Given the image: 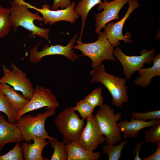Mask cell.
<instances>
[{"mask_svg": "<svg viewBox=\"0 0 160 160\" xmlns=\"http://www.w3.org/2000/svg\"><path fill=\"white\" fill-rule=\"evenodd\" d=\"M46 109V110L42 113H36L35 116L29 114L23 115L17 120L16 124L25 142L37 138L56 139L49 136L45 127L46 119L55 115L56 109Z\"/></svg>", "mask_w": 160, "mask_h": 160, "instance_id": "cell-1", "label": "cell"}, {"mask_svg": "<svg viewBox=\"0 0 160 160\" xmlns=\"http://www.w3.org/2000/svg\"><path fill=\"white\" fill-rule=\"evenodd\" d=\"M90 74L92 76V83H100L108 90L112 98L113 105L121 108L123 103L128 101V87L126 85L127 79L125 78L107 73L103 64L94 68Z\"/></svg>", "mask_w": 160, "mask_h": 160, "instance_id": "cell-2", "label": "cell"}, {"mask_svg": "<svg viewBox=\"0 0 160 160\" xmlns=\"http://www.w3.org/2000/svg\"><path fill=\"white\" fill-rule=\"evenodd\" d=\"M11 4L10 15L12 27L14 32L17 31L18 27L22 26L31 32V33L28 36L29 37L36 35L49 40L50 29L38 27L34 23L35 20L43 21V17L38 13H32L29 10L26 6L14 1L11 2Z\"/></svg>", "mask_w": 160, "mask_h": 160, "instance_id": "cell-3", "label": "cell"}, {"mask_svg": "<svg viewBox=\"0 0 160 160\" xmlns=\"http://www.w3.org/2000/svg\"><path fill=\"white\" fill-rule=\"evenodd\" d=\"M98 33V39L95 42L87 43L78 40L73 47V48L81 51L83 56L91 59L93 68L100 66L104 60H116L113 54L114 47L109 41L105 33L103 31Z\"/></svg>", "mask_w": 160, "mask_h": 160, "instance_id": "cell-4", "label": "cell"}, {"mask_svg": "<svg viewBox=\"0 0 160 160\" xmlns=\"http://www.w3.org/2000/svg\"><path fill=\"white\" fill-rule=\"evenodd\" d=\"M101 132L105 136L106 144L114 145L122 139V135L117 122L121 119L122 114L116 113L114 110L106 103L102 104L95 116Z\"/></svg>", "mask_w": 160, "mask_h": 160, "instance_id": "cell-5", "label": "cell"}, {"mask_svg": "<svg viewBox=\"0 0 160 160\" xmlns=\"http://www.w3.org/2000/svg\"><path fill=\"white\" fill-rule=\"evenodd\" d=\"M73 108L68 107L59 113L54 122L62 135L63 142L65 145L77 141L84 126V120L79 118Z\"/></svg>", "mask_w": 160, "mask_h": 160, "instance_id": "cell-6", "label": "cell"}, {"mask_svg": "<svg viewBox=\"0 0 160 160\" xmlns=\"http://www.w3.org/2000/svg\"><path fill=\"white\" fill-rule=\"evenodd\" d=\"M155 49L150 50L143 49L140 52L139 56H128L119 47L114 49L113 54L121 63L123 69L124 74L126 79L129 80L132 75L140 70L144 65H148L152 62Z\"/></svg>", "mask_w": 160, "mask_h": 160, "instance_id": "cell-7", "label": "cell"}, {"mask_svg": "<svg viewBox=\"0 0 160 160\" xmlns=\"http://www.w3.org/2000/svg\"><path fill=\"white\" fill-rule=\"evenodd\" d=\"M12 70L2 65L4 71L3 76L0 79V84H7L12 87L17 91L22 93L26 99L30 100L32 98L34 88L26 73L18 68L14 63L11 64Z\"/></svg>", "mask_w": 160, "mask_h": 160, "instance_id": "cell-8", "label": "cell"}, {"mask_svg": "<svg viewBox=\"0 0 160 160\" xmlns=\"http://www.w3.org/2000/svg\"><path fill=\"white\" fill-rule=\"evenodd\" d=\"M17 3L26 6L28 8L36 10L42 15L43 21L45 25H52L56 22L60 21H68L71 23H75L79 17V15L75 10L76 3L72 2L71 5L65 9L51 10L50 7L45 4L39 8L33 6L23 0H13Z\"/></svg>", "mask_w": 160, "mask_h": 160, "instance_id": "cell-9", "label": "cell"}, {"mask_svg": "<svg viewBox=\"0 0 160 160\" xmlns=\"http://www.w3.org/2000/svg\"><path fill=\"white\" fill-rule=\"evenodd\" d=\"M79 33V32L76 33L71 39L69 43L66 46L57 44L55 45H51L49 46L46 44L42 47L41 51H39L38 48L41 42L40 40L37 45L33 47L30 51L29 62L32 63L36 64L40 62L43 57L53 55H62L71 61L74 62L78 59L79 56L75 53L73 49L74 44Z\"/></svg>", "mask_w": 160, "mask_h": 160, "instance_id": "cell-10", "label": "cell"}, {"mask_svg": "<svg viewBox=\"0 0 160 160\" xmlns=\"http://www.w3.org/2000/svg\"><path fill=\"white\" fill-rule=\"evenodd\" d=\"M34 88L31 99L26 106L17 113V120L27 113L44 107L56 109L59 106L56 97L49 89L38 84Z\"/></svg>", "mask_w": 160, "mask_h": 160, "instance_id": "cell-11", "label": "cell"}, {"mask_svg": "<svg viewBox=\"0 0 160 160\" xmlns=\"http://www.w3.org/2000/svg\"><path fill=\"white\" fill-rule=\"evenodd\" d=\"M86 119V125L77 141L84 149L93 151L105 141V138L101 132L95 116L91 114Z\"/></svg>", "mask_w": 160, "mask_h": 160, "instance_id": "cell-12", "label": "cell"}, {"mask_svg": "<svg viewBox=\"0 0 160 160\" xmlns=\"http://www.w3.org/2000/svg\"><path fill=\"white\" fill-rule=\"evenodd\" d=\"M128 3V8L124 17L121 20L116 23H107L104 28V32L108 40L114 47L119 45L120 40H123L126 43L132 42L130 39L131 34L128 33L127 34L123 35L122 30L126 20L132 13L140 6V4L137 0H129Z\"/></svg>", "mask_w": 160, "mask_h": 160, "instance_id": "cell-13", "label": "cell"}, {"mask_svg": "<svg viewBox=\"0 0 160 160\" xmlns=\"http://www.w3.org/2000/svg\"><path fill=\"white\" fill-rule=\"evenodd\" d=\"M129 0H114L102 2L97 8L98 11L103 9L101 12L97 14L95 17V32L99 33L104 28L106 24L111 21L119 19V14L122 7L128 3Z\"/></svg>", "mask_w": 160, "mask_h": 160, "instance_id": "cell-14", "label": "cell"}, {"mask_svg": "<svg viewBox=\"0 0 160 160\" xmlns=\"http://www.w3.org/2000/svg\"><path fill=\"white\" fill-rule=\"evenodd\" d=\"M23 141L24 139L16 124L9 123L2 115L0 114V151L8 143H16Z\"/></svg>", "mask_w": 160, "mask_h": 160, "instance_id": "cell-15", "label": "cell"}, {"mask_svg": "<svg viewBox=\"0 0 160 160\" xmlns=\"http://www.w3.org/2000/svg\"><path fill=\"white\" fill-rule=\"evenodd\" d=\"M160 124V120H151L149 121H144L132 118L131 121L126 120L118 123L121 132L123 133L124 139L137 138L138 132L147 127H153Z\"/></svg>", "mask_w": 160, "mask_h": 160, "instance_id": "cell-16", "label": "cell"}, {"mask_svg": "<svg viewBox=\"0 0 160 160\" xmlns=\"http://www.w3.org/2000/svg\"><path fill=\"white\" fill-rule=\"evenodd\" d=\"M33 143L23 142L21 144L23 155L25 160H48L42 156L44 147L49 143L45 138H37L33 140Z\"/></svg>", "mask_w": 160, "mask_h": 160, "instance_id": "cell-17", "label": "cell"}, {"mask_svg": "<svg viewBox=\"0 0 160 160\" xmlns=\"http://www.w3.org/2000/svg\"><path fill=\"white\" fill-rule=\"evenodd\" d=\"M68 153L67 160H97L100 157L99 152H93L81 147L77 141L65 145Z\"/></svg>", "mask_w": 160, "mask_h": 160, "instance_id": "cell-18", "label": "cell"}, {"mask_svg": "<svg viewBox=\"0 0 160 160\" xmlns=\"http://www.w3.org/2000/svg\"><path fill=\"white\" fill-rule=\"evenodd\" d=\"M153 66L150 68H142L138 71L140 76L134 81L135 85L145 88L149 85L152 79L158 76L160 77V54L158 53L154 57L152 62Z\"/></svg>", "mask_w": 160, "mask_h": 160, "instance_id": "cell-19", "label": "cell"}, {"mask_svg": "<svg viewBox=\"0 0 160 160\" xmlns=\"http://www.w3.org/2000/svg\"><path fill=\"white\" fill-rule=\"evenodd\" d=\"M0 88L4 94L12 108L17 113L22 110L29 102V100L17 92L9 84H0Z\"/></svg>", "mask_w": 160, "mask_h": 160, "instance_id": "cell-20", "label": "cell"}, {"mask_svg": "<svg viewBox=\"0 0 160 160\" xmlns=\"http://www.w3.org/2000/svg\"><path fill=\"white\" fill-rule=\"evenodd\" d=\"M102 2L101 0H81L75 6V10L82 19L81 28L79 40H81V37L89 12L96 5L100 4Z\"/></svg>", "mask_w": 160, "mask_h": 160, "instance_id": "cell-21", "label": "cell"}, {"mask_svg": "<svg viewBox=\"0 0 160 160\" xmlns=\"http://www.w3.org/2000/svg\"><path fill=\"white\" fill-rule=\"evenodd\" d=\"M12 28L10 8L0 5V38L8 35Z\"/></svg>", "mask_w": 160, "mask_h": 160, "instance_id": "cell-22", "label": "cell"}, {"mask_svg": "<svg viewBox=\"0 0 160 160\" xmlns=\"http://www.w3.org/2000/svg\"><path fill=\"white\" fill-rule=\"evenodd\" d=\"M128 142L127 140H123L117 145L106 144L103 146V153L107 155L109 160H119L121 156V151Z\"/></svg>", "mask_w": 160, "mask_h": 160, "instance_id": "cell-23", "label": "cell"}, {"mask_svg": "<svg viewBox=\"0 0 160 160\" xmlns=\"http://www.w3.org/2000/svg\"><path fill=\"white\" fill-rule=\"evenodd\" d=\"M49 142L51 147L54 149L51 160H66L68 153L65 149V144L57 139H49Z\"/></svg>", "mask_w": 160, "mask_h": 160, "instance_id": "cell-24", "label": "cell"}, {"mask_svg": "<svg viewBox=\"0 0 160 160\" xmlns=\"http://www.w3.org/2000/svg\"><path fill=\"white\" fill-rule=\"evenodd\" d=\"M0 112L6 115L8 121L11 124H16L17 113L11 107L4 94L0 88Z\"/></svg>", "mask_w": 160, "mask_h": 160, "instance_id": "cell-25", "label": "cell"}, {"mask_svg": "<svg viewBox=\"0 0 160 160\" xmlns=\"http://www.w3.org/2000/svg\"><path fill=\"white\" fill-rule=\"evenodd\" d=\"M95 108L92 106L85 99L81 100L73 107L74 111H77L82 119L85 120L90 115L92 114Z\"/></svg>", "mask_w": 160, "mask_h": 160, "instance_id": "cell-26", "label": "cell"}, {"mask_svg": "<svg viewBox=\"0 0 160 160\" xmlns=\"http://www.w3.org/2000/svg\"><path fill=\"white\" fill-rule=\"evenodd\" d=\"M24 159L20 143H15L13 149L5 154L0 156V160H23Z\"/></svg>", "mask_w": 160, "mask_h": 160, "instance_id": "cell-27", "label": "cell"}, {"mask_svg": "<svg viewBox=\"0 0 160 160\" xmlns=\"http://www.w3.org/2000/svg\"><path fill=\"white\" fill-rule=\"evenodd\" d=\"M101 89L98 88L92 91L84 99L95 108L97 106H100L103 104V99Z\"/></svg>", "mask_w": 160, "mask_h": 160, "instance_id": "cell-28", "label": "cell"}, {"mask_svg": "<svg viewBox=\"0 0 160 160\" xmlns=\"http://www.w3.org/2000/svg\"><path fill=\"white\" fill-rule=\"evenodd\" d=\"M145 142L153 144L160 141V124L146 130L145 133Z\"/></svg>", "mask_w": 160, "mask_h": 160, "instance_id": "cell-29", "label": "cell"}, {"mask_svg": "<svg viewBox=\"0 0 160 160\" xmlns=\"http://www.w3.org/2000/svg\"><path fill=\"white\" fill-rule=\"evenodd\" d=\"M131 115L133 118L144 121L158 120L160 119V111H147L144 113L133 112Z\"/></svg>", "mask_w": 160, "mask_h": 160, "instance_id": "cell-30", "label": "cell"}, {"mask_svg": "<svg viewBox=\"0 0 160 160\" xmlns=\"http://www.w3.org/2000/svg\"><path fill=\"white\" fill-rule=\"evenodd\" d=\"M72 2L71 0H54L52 6L50 7L51 10H56L59 8L62 9L67 8L70 6Z\"/></svg>", "mask_w": 160, "mask_h": 160, "instance_id": "cell-31", "label": "cell"}, {"mask_svg": "<svg viewBox=\"0 0 160 160\" xmlns=\"http://www.w3.org/2000/svg\"><path fill=\"white\" fill-rule=\"evenodd\" d=\"M157 146L155 152L151 155L143 158V160H160V141L156 143Z\"/></svg>", "mask_w": 160, "mask_h": 160, "instance_id": "cell-32", "label": "cell"}, {"mask_svg": "<svg viewBox=\"0 0 160 160\" xmlns=\"http://www.w3.org/2000/svg\"><path fill=\"white\" fill-rule=\"evenodd\" d=\"M145 141L141 142L135 143L136 147L132 151V153L134 155L133 157L134 160H143L140 157V151L141 146L145 143Z\"/></svg>", "mask_w": 160, "mask_h": 160, "instance_id": "cell-33", "label": "cell"}, {"mask_svg": "<svg viewBox=\"0 0 160 160\" xmlns=\"http://www.w3.org/2000/svg\"><path fill=\"white\" fill-rule=\"evenodd\" d=\"M104 0V1H107V0Z\"/></svg>", "mask_w": 160, "mask_h": 160, "instance_id": "cell-34", "label": "cell"}]
</instances>
